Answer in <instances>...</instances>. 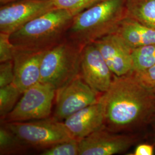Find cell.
<instances>
[{"label": "cell", "mask_w": 155, "mask_h": 155, "mask_svg": "<svg viewBox=\"0 0 155 155\" xmlns=\"http://www.w3.org/2000/svg\"><path fill=\"white\" fill-rule=\"evenodd\" d=\"M105 106V127L117 133H144L151 125L155 94L134 72L114 75L110 87L101 95Z\"/></svg>", "instance_id": "1"}, {"label": "cell", "mask_w": 155, "mask_h": 155, "mask_svg": "<svg viewBox=\"0 0 155 155\" xmlns=\"http://www.w3.org/2000/svg\"><path fill=\"white\" fill-rule=\"evenodd\" d=\"M127 0H103L74 17L67 39L84 47L114 33L127 16Z\"/></svg>", "instance_id": "2"}, {"label": "cell", "mask_w": 155, "mask_h": 155, "mask_svg": "<svg viewBox=\"0 0 155 155\" xmlns=\"http://www.w3.org/2000/svg\"><path fill=\"white\" fill-rule=\"evenodd\" d=\"M74 17L69 12L54 8L11 34L10 39L16 49L48 51L66 38Z\"/></svg>", "instance_id": "3"}, {"label": "cell", "mask_w": 155, "mask_h": 155, "mask_svg": "<svg viewBox=\"0 0 155 155\" xmlns=\"http://www.w3.org/2000/svg\"><path fill=\"white\" fill-rule=\"evenodd\" d=\"M83 48L66 38L47 51L41 64L40 82L57 90L70 82L79 74Z\"/></svg>", "instance_id": "4"}, {"label": "cell", "mask_w": 155, "mask_h": 155, "mask_svg": "<svg viewBox=\"0 0 155 155\" xmlns=\"http://www.w3.org/2000/svg\"><path fill=\"white\" fill-rule=\"evenodd\" d=\"M2 124L29 148L43 150L59 143L74 139L64 122L54 117L28 121L2 122Z\"/></svg>", "instance_id": "5"}, {"label": "cell", "mask_w": 155, "mask_h": 155, "mask_svg": "<svg viewBox=\"0 0 155 155\" xmlns=\"http://www.w3.org/2000/svg\"><path fill=\"white\" fill-rule=\"evenodd\" d=\"M55 88L47 83H39L26 90L15 108L1 121L2 122H22L50 117Z\"/></svg>", "instance_id": "6"}, {"label": "cell", "mask_w": 155, "mask_h": 155, "mask_svg": "<svg viewBox=\"0 0 155 155\" xmlns=\"http://www.w3.org/2000/svg\"><path fill=\"white\" fill-rule=\"evenodd\" d=\"M144 133H117L104 126L79 141V155H113L124 153L145 137Z\"/></svg>", "instance_id": "7"}, {"label": "cell", "mask_w": 155, "mask_h": 155, "mask_svg": "<svg viewBox=\"0 0 155 155\" xmlns=\"http://www.w3.org/2000/svg\"><path fill=\"white\" fill-rule=\"evenodd\" d=\"M101 95L92 89L79 74L56 90L53 117L63 122L76 112L98 102Z\"/></svg>", "instance_id": "8"}, {"label": "cell", "mask_w": 155, "mask_h": 155, "mask_svg": "<svg viewBox=\"0 0 155 155\" xmlns=\"http://www.w3.org/2000/svg\"><path fill=\"white\" fill-rule=\"evenodd\" d=\"M55 8L52 0H16L0 6V32L11 35Z\"/></svg>", "instance_id": "9"}, {"label": "cell", "mask_w": 155, "mask_h": 155, "mask_svg": "<svg viewBox=\"0 0 155 155\" xmlns=\"http://www.w3.org/2000/svg\"><path fill=\"white\" fill-rule=\"evenodd\" d=\"M80 75L83 80L100 94L109 89L114 74L94 43L86 45L82 51Z\"/></svg>", "instance_id": "10"}, {"label": "cell", "mask_w": 155, "mask_h": 155, "mask_svg": "<svg viewBox=\"0 0 155 155\" xmlns=\"http://www.w3.org/2000/svg\"><path fill=\"white\" fill-rule=\"evenodd\" d=\"M113 74L120 77L132 71V48L116 33H111L93 43Z\"/></svg>", "instance_id": "11"}, {"label": "cell", "mask_w": 155, "mask_h": 155, "mask_svg": "<svg viewBox=\"0 0 155 155\" xmlns=\"http://www.w3.org/2000/svg\"><path fill=\"white\" fill-rule=\"evenodd\" d=\"M105 120V106L100 97L98 102L76 112L63 122L72 137L80 141L103 127Z\"/></svg>", "instance_id": "12"}, {"label": "cell", "mask_w": 155, "mask_h": 155, "mask_svg": "<svg viewBox=\"0 0 155 155\" xmlns=\"http://www.w3.org/2000/svg\"><path fill=\"white\" fill-rule=\"evenodd\" d=\"M46 51L36 52L15 48L13 59L15 74L13 83L22 93L40 82L41 64Z\"/></svg>", "instance_id": "13"}, {"label": "cell", "mask_w": 155, "mask_h": 155, "mask_svg": "<svg viewBox=\"0 0 155 155\" xmlns=\"http://www.w3.org/2000/svg\"><path fill=\"white\" fill-rule=\"evenodd\" d=\"M114 33L132 49L155 45V29L150 28L130 17L125 18Z\"/></svg>", "instance_id": "14"}, {"label": "cell", "mask_w": 155, "mask_h": 155, "mask_svg": "<svg viewBox=\"0 0 155 155\" xmlns=\"http://www.w3.org/2000/svg\"><path fill=\"white\" fill-rule=\"evenodd\" d=\"M127 16L155 29V0H127Z\"/></svg>", "instance_id": "15"}, {"label": "cell", "mask_w": 155, "mask_h": 155, "mask_svg": "<svg viewBox=\"0 0 155 155\" xmlns=\"http://www.w3.org/2000/svg\"><path fill=\"white\" fill-rule=\"evenodd\" d=\"M132 71L135 74L144 72L155 64V45L132 49Z\"/></svg>", "instance_id": "16"}, {"label": "cell", "mask_w": 155, "mask_h": 155, "mask_svg": "<svg viewBox=\"0 0 155 155\" xmlns=\"http://www.w3.org/2000/svg\"><path fill=\"white\" fill-rule=\"evenodd\" d=\"M28 147L16 135L2 124L0 127V154L14 155L28 150Z\"/></svg>", "instance_id": "17"}, {"label": "cell", "mask_w": 155, "mask_h": 155, "mask_svg": "<svg viewBox=\"0 0 155 155\" xmlns=\"http://www.w3.org/2000/svg\"><path fill=\"white\" fill-rule=\"evenodd\" d=\"M22 93L14 83L0 87V117L3 120L21 97Z\"/></svg>", "instance_id": "18"}, {"label": "cell", "mask_w": 155, "mask_h": 155, "mask_svg": "<svg viewBox=\"0 0 155 155\" xmlns=\"http://www.w3.org/2000/svg\"><path fill=\"white\" fill-rule=\"evenodd\" d=\"M55 8L69 12L74 16L103 0H52Z\"/></svg>", "instance_id": "19"}, {"label": "cell", "mask_w": 155, "mask_h": 155, "mask_svg": "<svg viewBox=\"0 0 155 155\" xmlns=\"http://www.w3.org/2000/svg\"><path fill=\"white\" fill-rule=\"evenodd\" d=\"M79 141L73 139L42 150L41 155H79Z\"/></svg>", "instance_id": "20"}, {"label": "cell", "mask_w": 155, "mask_h": 155, "mask_svg": "<svg viewBox=\"0 0 155 155\" xmlns=\"http://www.w3.org/2000/svg\"><path fill=\"white\" fill-rule=\"evenodd\" d=\"M10 35L0 32V62L11 61L13 59L15 47L12 44Z\"/></svg>", "instance_id": "21"}, {"label": "cell", "mask_w": 155, "mask_h": 155, "mask_svg": "<svg viewBox=\"0 0 155 155\" xmlns=\"http://www.w3.org/2000/svg\"><path fill=\"white\" fill-rule=\"evenodd\" d=\"M15 78L13 61H4L0 64V87L13 83Z\"/></svg>", "instance_id": "22"}, {"label": "cell", "mask_w": 155, "mask_h": 155, "mask_svg": "<svg viewBox=\"0 0 155 155\" xmlns=\"http://www.w3.org/2000/svg\"><path fill=\"white\" fill-rule=\"evenodd\" d=\"M133 72V71H132ZM140 82L149 89L155 86V64L147 70L139 74L134 73Z\"/></svg>", "instance_id": "23"}, {"label": "cell", "mask_w": 155, "mask_h": 155, "mask_svg": "<svg viewBox=\"0 0 155 155\" xmlns=\"http://www.w3.org/2000/svg\"><path fill=\"white\" fill-rule=\"evenodd\" d=\"M155 145L148 143H139L130 155H153L155 154Z\"/></svg>", "instance_id": "24"}, {"label": "cell", "mask_w": 155, "mask_h": 155, "mask_svg": "<svg viewBox=\"0 0 155 155\" xmlns=\"http://www.w3.org/2000/svg\"><path fill=\"white\" fill-rule=\"evenodd\" d=\"M14 1H16V0H0V4H4L6 3H8L10 2H12Z\"/></svg>", "instance_id": "25"}, {"label": "cell", "mask_w": 155, "mask_h": 155, "mask_svg": "<svg viewBox=\"0 0 155 155\" xmlns=\"http://www.w3.org/2000/svg\"><path fill=\"white\" fill-rule=\"evenodd\" d=\"M151 125L153 127V129H155V113H154V115H153V117L152 121V123H151Z\"/></svg>", "instance_id": "26"}, {"label": "cell", "mask_w": 155, "mask_h": 155, "mask_svg": "<svg viewBox=\"0 0 155 155\" xmlns=\"http://www.w3.org/2000/svg\"><path fill=\"white\" fill-rule=\"evenodd\" d=\"M154 134H153V141H154V143H153V144L155 145V129H154Z\"/></svg>", "instance_id": "27"}, {"label": "cell", "mask_w": 155, "mask_h": 155, "mask_svg": "<svg viewBox=\"0 0 155 155\" xmlns=\"http://www.w3.org/2000/svg\"><path fill=\"white\" fill-rule=\"evenodd\" d=\"M151 90H152V91H153V93L155 94V86L153 87V88H152V89H151Z\"/></svg>", "instance_id": "28"}]
</instances>
